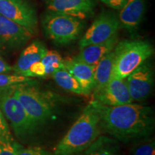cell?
I'll list each match as a JSON object with an SVG mask.
<instances>
[{"label": "cell", "mask_w": 155, "mask_h": 155, "mask_svg": "<svg viewBox=\"0 0 155 155\" xmlns=\"http://www.w3.org/2000/svg\"><path fill=\"white\" fill-rule=\"evenodd\" d=\"M94 101L100 116L101 128L118 140L129 142L152 135L155 117L154 111L150 106L132 103L108 106Z\"/></svg>", "instance_id": "1"}, {"label": "cell", "mask_w": 155, "mask_h": 155, "mask_svg": "<svg viewBox=\"0 0 155 155\" xmlns=\"http://www.w3.org/2000/svg\"><path fill=\"white\" fill-rule=\"evenodd\" d=\"M101 129L99 114L91 100L55 147L53 155H77L83 152L94 144Z\"/></svg>", "instance_id": "2"}, {"label": "cell", "mask_w": 155, "mask_h": 155, "mask_svg": "<svg viewBox=\"0 0 155 155\" xmlns=\"http://www.w3.org/2000/svg\"><path fill=\"white\" fill-rule=\"evenodd\" d=\"M33 82L13 86L14 95L40 129L55 116L59 98L35 86Z\"/></svg>", "instance_id": "3"}, {"label": "cell", "mask_w": 155, "mask_h": 155, "mask_svg": "<svg viewBox=\"0 0 155 155\" xmlns=\"http://www.w3.org/2000/svg\"><path fill=\"white\" fill-rule=\"evenodd\" d=\"M13 86L0 88V109L16 137L27 143L35 138L40 129L15 97Z\"/></svg>", "instance_id": "4"}, {"label": "cell", "mask_w": 155, "mask_h": 155, "mask_svg": "<svg viewBox=\"0 0 155 155\" xmlns=\"http://www.w3.org/2000/svg\"><path fill=\"white\" fill-rule=\"evenodd\" d=\"M114 51L111 76L125 79L153 55L154 48L147 41L125 40L118 42Z\"/></svg>", "instance_id": "5"}, {"label": "cell", "mask_w": 155, "mask_h": 155, "mask_svg": "<svg viewBox=\"0 0 155 155\" xmlns=\"http://www.w3.org/2000/svg\"><path fill=\"white\" fill-rule=\"evenodd\" d=\"M42 27L48 39L59 45H66L78 40L85 28L83 19L47 11L42 18Z\"/></svg>", "instance_id": "6"}, {"label": "cell", "mask_w": 155, "mask_h": 155, "mask_svg": "<svg viewBox=\"0 0 155 155\" xmlns=\"http://www.w3.org/2000/svg\"><path fill=\"white\" fill-rule=\"evenodd\" d=\"M121 28L119 17L115 14L104 12L97 17L92 25L79 40V47L82 48L90 45L106 41L118 33Z\"/></svg>", "instance_id": "7"}, {"label": "cell", "mask_w": 155, "mask_h": 155, "mask_svg": "<svg viewBox=\"0 0 155 155\" xmlns=\"http://www.w3.org/2000/svg\"><path fill=\"white\" fill-rule=\"evenodd\" d=\"M133 101L143 102L152 94L154 83V71L150 62L145 61L125 78Z\"/></svg>", "instance_id": "8"}, {"label": "cell", "mask_w": 155, "mask_h": 155, "mask_svg": "<svg viewBox=\"0 0 155 155\" xmlns=\"http://www.w3.org/2000/svg\"><path fill=\"white\" fill-rule=\"evenodd\" d=\"M0 15L25 27L33 34L37 32V12L25 0H0Z\"/></svg>", "instance_id": "9"}, {"label": "cell", "mask_w": 155, "mask_h": 155, "mask_svg": "<svg viewBox=\"0 0 155 155\" xmlns=\"http://www.w3.org/2000/svg\"><path fill=\"white\" fill-rule=\"evenodd\" d=\"M33 35L25 27L0 15V50L10 52L20 49Z\"/></svg>", "instance_id": "10"}, {"label": "cell", "mask_w": 155, "mask_h": 155, "mask_svg": "<svg viewBox=\"0 0 155 155\" xmlns=\"http://www.w3.org/2000/svg\"><path fill=\"white\" fill-rule=\"evenodd\" d=\"M92 95V100L104 106H116L133 103L125 79L114 76L101 89Z\"/></svg>", "instance_id": "11"}, {"label": "cell", "mask_w": 155, "mask_h": 155, "mask_svg": "<svg viewBox=\"0 0 155 155\" xmlns=\"http://www.w3.org/2000/svg\"><path fill=\"white\" fill-rule=\"evenodd\" d=\"M48 11L55 12L84 20L94 12L96 0H45Z\"/></svg>", "instance_id": "12"}, {"label": "cell", "mask_w": 155, "mask_h": 155, "mask_svg": "<svg viewBox=\"0 0 155 155\" xmlns=\"http://www.w3.org/2000/svg\"><path fill=\"white\" fill-rule=\"evenodd\" d=\"M64 66L80 83L84 96L91 94L94 89V66L79 61L75 57L64 60Z\"/></svg>", "instance_id": "13"}, {"label": "cell", "mask_w": 155, "mask_h": 155, "mask_svg": "<svg viewBox=\"0 0 155 155\" xmlns=\"http://www.w3.org/2000/svg\"><path fill=\"white\" fill-rule=\"evenodd\" d=\"M120 10L119 20L121 27L130 33H134L146 11V0H129Z\"/></svg>", "instance_id": "14"}, {"label": "cell", "mask_w": 155, "mask_h": 155, "mask_svg": "<svg viewBox=\"0 0 155 155\" xmlns=\"http://www.w3.org/2000/svg\"><path fill=\"white\" fill-rule=\"evenodd\" d=\"M118 42L119 36L116 34L104 42L81 48L80 53L75 58L88 65H96L102 58L113 51Z\"/></svg>", "instance_id": "15"}, {"label": "cell", "mask_w": 155, "mask_h": 155, "mask_svg": "<svg viewBox=\"0 0 155 155\" xmlns=\"http://www.w3.org/2000/svg\"><path fill=\"white\" fill-rule=\"evenodd\" d=\"M48 50L45 45L42 41L35 40L22 50L16 64L12 68V71L16 74L22 75L31 65L40 61Z\"/></svg>", "instance_id": "16"}, {"label": "cell", "mask_w": 155, "mask_h": 155, "mask_svg": "<svg viewBox=\"0 0 155 155\" xmlns=\"http://www.w3.org/2000/svg\"><path fill=\"white\" fill-rule=\"evenodd\" d=\"M114 58L115 53L113 50L102 58L94 66L95 84L92 94L101 89L110 80L113 71Z\"/></svg>", "instance_id": "17"}, {"label": "cell", "mask_w": 155, "mask_h": 155, "mask_svg": "<svg viewBox=\"0 0 155 155\" xmlns=\"http://www.w3.org/2000/svg\"><path fill=\"white\" fill-rule=\"evenodd\" d=\"M50 77L61 88L77 95L84 96V93L80 83L66 69H58L50 75Z\"/></svg>", "instance_id": "18"}, {"label": "cell", "mask_w": 155, "mask_h": 155, "mask_svg": "<svg viewBox=\"0 0 155 155\" xmlns=\"http://www.w3.org/2000/svg\"><path fill=\"white\" fill-rule=\"evenodd\" d=\"M45 67L47 76H50L58 69L64 68V60L55 50H48L44 57L40 60Z\"/></svg>", "instance_id": "19"}, {"label": "cell", "mask_w": 155, "mask_h": 155, "mask_svg": "<svg viewBox=\"0 0 155 155\" xmlns=\"http://www.w3.org/2000/svg\"><path fill=\"white\" fill-rule=\"evenodd\" d=\"M35 80L32 78L22 76L21 75L9 74V73H0V88L10 87L22 84L25 83L34 82Z\"/></svg>", "instance_id": "20"}, {"label": "cell", "mask_w": 155, "mask_h": 155, "mask_svg": "<svg viewBox=\"0 0 155 155\" xmlns=\"http://www.w3.org/2000/svg\"><path fill=\"white\" fill-rule=\"evenodd\" d=\"M131 155H155L154 139L147 137L139 140L131 150Z\"/></svg>", "instance_id": "21"}, {"label": "cell", "mask_w": 155, "mask_h": 155, "mask_svg": "<svg viewBox=\"0 0 155 155\" xmlns=\"http://www.w3.org/2000/svg\"><path fill=\"white\" fill-rule=\"evenodd\" d=\"M19 146L13 138L0 137V155H17Z\"/></svg>", "instance_id": "22"}, {"label": "cell", "mask_w": 155, "mask_h": 155, "mask_svg": "<svg viewBox=\"0 0 155 155\" xmlns=\"http://www.w3.org/2000/svg\"><path fill=\"white\" fill-rule=\"evenodd\" d=\"M17 155H51L47 150L40 147H29L24 148L19 146Z\"/></svg>", "instance_id": "23"}, {"label": "cell", "mask_w": 155, "mask_h": 155, "mask_svg": "<svg viewBox=\"0 0 155 155\" xmlns=\"http://www.w3.org/2000/svg\"><path fill=\"white\" fill-rule=\"evenodd\" d=\"M0 137L8 139L13 138L7 120L4 116L1 109H0Z\"/></svg>", "instance_id": "24"}, {"label": "cell", "mask_w": 155, "mask_h": 155, "mask_svg": "<svg viewBox=\"0 0 155 155\" xmlns=\"http://www.w3.org/2000/svg\"><path fill=\"white\" fill-rule=\"evenodd\" d=\"M129 0H101V2L110 8L120 10Z\"/></svg>", "instance_id": "25"}, {"label": "cell", "mask_w": 155, "mask_h": 155, "mask_svg": "<svg viewBox=\"0 0 155 155\" xmlns=\"http://www.w3.org/2000/svg\"><path fill=\"white\" fill-rule=\"evenodd\" d=\"M88 155H119L115 151L107 148V147H101L96 150H93Z\"/></svg>", "instance_id": "26"}, {"label": "cell", "mask_w": 155, "mask_h": 155, "mask_svg": "<svg viewBox=\"0 0 155 155\" xmlns=\"http://www.w3.org/2000/svg\"><path fill=\"white\" fill-rule=\"evenodd\" d=\"M12 71V68L9 65L0 57V73H9Z\"/></svg>", "instance_id": "27"}, {"label": "cell", "mask_w": 155, "mask_h": 155, "mask_svg": "<svg viewBox=\"0 0 155 155\" xmlns=\"http://www.w3.org/2000/svg\"><path fill=\"white\" fill-rule=\"evenodd\" d=\"M0 57H1V56H0Z\"/></svg>", "instance_id": "28"}]
</instances>
